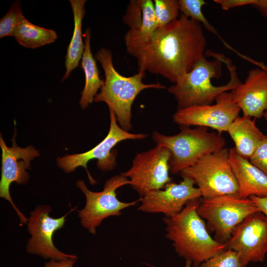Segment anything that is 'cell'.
<instances>
[{
    "mask_svg": "<svg viewBox=\"0 0 267 267\" xmlns=\"http://www.w3.org/2000/svg\"><path fill=\"white\" fill-rule=\"evenodd\" d=\"M127 52L137 60L138 71L162 76L176 84L205 55L203 26L181 14L148 39L125 42Z\"/></svg>",
    "mask_w": 267,
    "mask_h": 267,
    "instance_id": "cell-1",
    "label": "cell"
},
{
    "mask_svg": "<svg viewBox=\"0 0 267 267\" xmlns=\"http://www.w3.org/2000/svg\"><path fill=\"white\" fill-rule=\"evenodd\" d=\"M207 55L215 59L209 60L205 55L190 72L167 89L175 97L178 110L212 104L221 94L232 91L242 83L229 58L211 50Z\"/></svg>",
    "mask_w": 267,
    "mask_h": 267,
    "instance_id": "cell-2",
    "label": "cell"
},
{
    "mask_svg": "<svg viewBox=\"0 0 267 267\" xmlns=\"http://www.w3.org/2000/svg\"><path fill=\"white\" fill-rule=\"evenodd\" d=\"M200 202L199 198L191 200L179 214L163 219L166 237L179 256L195 267L225 249V243L211 236L198 214Z\"/></svg>",
    "mask_w": 267,
    "mask_h": 267,
    "instance_id": "cell-3",
    "label": "cell"
},
{
    "mask_svg": "<svg viewBox=\"0 0 267 267\" xmlns=\"http://www.w3.org/2000/svg\"><path fill=\"white\" fill-rule=\"evenodd\" d=\"M94 57L102 67L105 81L94 101L106 103L109 110L115 114L119 125L129 132L132 129V106L138 94L146 89H165L166 87L158 83H143L145 72L142 70L132 76H122L114 68L112 53L108 49L101 48Z\"/></svg>",
    "mask_w": 267,
    "mask_h": 267,
    "instance_id": "cell-4",
    "label": "cell"
},
{
    "mask_svg": "<svg viewBox=\"0 0 267 267\" xmlns=\"http://www.w3.org/2000/svg\"><path fill=\"white\" fill-rule=\"evenodd\" d=\"M152 137L157 143L170 151V173L179 174L195 164L203 157L224 147L225 140L221 134L209 132L206 127L191 129L181 126L179 133L173 135L161 134L157 131Z\"/></svg>",
    "mask_w": 267,
    "mask_h": 267,
    "instance_id": "cell-5",
    "label": "cell"
},
{
    "mask_svg": "<svg viewBox=\"0 0 267 267\" xmlns=\"http://www.w3.org/2000/svg\"><path fill=\"white\" fill-rule=\"evenodd\" d=\"M229 149L224 147L209 154L179 174L192 179L201 198L237 195L238 186L230 161Z\"/></svg>",
    "mask_w": 267,
    "mask_h": 267,
    "instance_id": "cell-6",
    "label": "cell"
},
{
    "mask_svg": "<svg viewBox=\"0 0 267 267\" xmlns=\"http://www.w3.org/2000/svg\"><path fill=\"white\" fill-rule=\"evenodd\" d=\"M197 211L215 232L218 241L225 243L238 224L247 216L259 210L250 197L226 195L201 198Z\"/></svg>",
    "mask_w": 267,
    "mask_h": 267,
    "instance_id": "cell-7",
    "label": "cell"
},
{
    "mask_svg": "<svg viewBox=\"0 0 267 267\" xmlns=\"http://www.w3.org/2000/svg\"><path fill=\"white\" fill-rule=\"evenodd\" d=\"M129 179L122 174L111 177L104 184L100 192L89 190L82 180L77 181V186L84 193L86 198L85 207L78 211L82 225L89 232L96 234V228L102 221L111 216H120L122 211L129 207L135 205L138 200L124 202L117 197L116 190L126 184H130Z\"/></svg>",
    "mask_w": 267,
    "mask_h": 267,
    "instance_id": "cell-8",
    "label": "cell"
},
{
    "mask_svg": "<svg viewBox=\"0 0 267 267\" xmlns=\"http://www.w3.org/2000/svg\"><path fill=\"white\" fill-rule=\"evenodd\" d=\"M170 156L167 147L157 144L147 151L137 153L131 168L121 174L129 178L130 184L141 197L151 191L164 188L172 182L169 176Z\"/></svg>",
    "mask_w": 267,
    "mask_h": 267,
    "instance_id": "cell-9",
    "label": "cell"
},
{
    "mask_svg": "<svg viewBox=\"0 0 267 267\" xmlns=\"http://www.w3.org/2000/svg\"><path fill=\"white\" fill-rule=\"evenodd\" d=\"M110 124L107 136L99 144L86 152L66 155L57 158L58 167L65 172H73L77 167H83L88 172L91 184L95 181L87 171V163L91 159L97 160L96 166L103 171H110L117 165V152L112 150L119 142L126 139H142L147 136L143 134H133L127 132L119 125L115 114L109 111Z\"/></svg>",
    "mask_w": 267,
    "mask_h": 267,
    "instance_id": "cell-10",
    "label": "cell"
},
{
    "mask_svg": "<svg viewBox=\"0 0 267 267\" xmlns=\"http://www.w3.org/2000/svg\"><path fill=\"white\" fill-rule=\"evenodd\" d=\"M213 104L196 105L177 110L173 116L180 126L211 128L218 134L227 132L241 111L233 99L231 92L221 94Z\"/></svg>",
    "mask_w": 267,
    "mask_h": 267,
    "instance_id": "cell-11",
    "label": "cell"
},
{
    "mask_svg": "<svg viewBox=\"0 0 267 267\" xmlns=\"http://www.w3.org/2000/svg\"><path fill=\"white\" fill-rule=\"evenodd\" d=\"M225 244V249L238 254L243 267L263 262L267 254V217L260 211L249 215L234 228Z\"/></svg>",
    "mask_w": 267,
    "mask_h": 267,
    "instance_id": "cell-12",
    "label": "cell"
},
{
    "mask_svg": "<svg viewBox=\"0 0 267 267\" xmlns=\"http://www.w3.org/2000/svg\"><path fill=\"white\" fill-rule=\"evenodd\" d=\"M16 132L11 140V147H8L1 134L0 135V146L1 154V175L0 181V196L8 200L18 215L23 223H28V219L21 213L12 201L9 192L11 183L16 182L19 184H25L29 179L27 169H30L32 160L38 157L40 153L33 145L22 148L15 142Z\"/></svg>",
    "mask_w": 267,
    "mask_h": 267,
    "instance_id": "cell-13",
    "label": "cell"
},
{
    "mask_svg": "<svg viewBox=\"0 0 267 267\" xmlns=\"http://www.w3.org/2000/svg\"><path fill=\"white\" fill-rule=\"evenodd\" d=\"M51 210L48 205H40L31 213L28 229L32 237L28 242L27 251L53 261L77 259L76 256L64 254L54 246L53 234L64 225L67 214L58 219L52 218L49 216Z\"/></svg>",
    "mask_w": 267,
    "mask_h": 267,
    "instance_id": "cell-14",
    "label": "cell"
},
{
    "mask_svg": "<svg viewBox=\"0 0 267 267\" xmlns=\"http://www.w3.org/2000/svg\"><path fill=\"white\" fill-rule=\"evenodd\" d=\"M182 177L178 183L172 181L164 188L151 191L140 197L138 210L163 213L165 217H171L179 214L190 200L201 197L199 189L194 186V181L187 177Z\"/></svg>",
    "mask_w": 267,
    "mask_h": 267,
    "instance_id": "cell-15",
    "label": "cell"
},
{
    "mask_svg": "<svg viewBox=\"0 0 267 267\" xmlns=\"http://www.w3.org/2000/svg\"><path fill=\"white\" fill-rule=\"evenodd\" d=\"M231 92L244 115L261 118L267 109V69H251L244 82Z\"/></svg>",
    "mask_w": 267,
    "mask_h": 267,
    "instance_id": "cell-16",
    "label": "cell"
},
{
    "mask_svg": "<svg viewBox=\"0 0 267 267\" xmlns=\"http://www.w3.org/2000/svg\"><path fill=\"white\" fill-rule=\"evenodd\" d=\"M229 161L238 186V196H267V176L240 156L234 147L229 149Z\"/></svg>",
    "mask_w": 267,
    "mask_h": 267,
    "instance_id": "cell-17",
    "label": "cell"
},
{
    "mask_svg": "<svg viewBox=\"0 0 267 267\" xmlns=\"http://www.w3.org/2000/svg\"><path fill=\"white\" fill-rule=\"evenodd\" d=\"M227 132L234 143L237 153L248 160L266 135L251 117L244 115L235 119Z\"/></svg>",
    "mask_w": 267,
    "mask_h": 267,
    "instance_id": "cell-18",
    "label": "cell"
},
{
    "mask_svg": "<svg viewBox=\"0 0 267 267\" xmlns=\"http://www.w3.org/2000/svg\"><path fill=\"white\" fill-rule=\"evenodd\" d=\"M85 48L81 58V67L84 72L85 82L81 92L79 104L82 109H86L93 101L97 91L103 86L104 81L99 77V72L90 48L91 30L85 32Z\"/></svg>",
    "mask_w": 267,
    "mask_h": 267,
    "instance_id": "cell-19",
    "label": "cell"
},
{
    "mask_svg": "<svg viewBox=\"0 0 267 267\" xmlns=\"http://www.w3.org/2000/svg\"><path fill=\"white\" fill-rule=\"evenodd\" d=\"M72 9L74 28L71 41L67 48L65 56V73L62 82L68 78L71 72L79 66L85 48L82 32V21L86 13V0H70Z\"/></svg>",
    "mask_w": 267,
    "mask_h": 267,
    "instance_id": "cell-20",
    "label": "cell"
},
{
    "mask_svg": "<svg viewBox=\"0 0 267 267\" xmlns=\"http://www.w3.org/2000/svg\"><path fill=\"white\" fill-rule=\"evenodd\" d=\"M12 37L21 45L32 49L54 43L58 37L54 30L33 24L24 15L15 28Z\"/></svg>",
    "mask_w": 267,
    "mask_h": 267,
    "instance_id": "cell-21",
    "label": "cell"
},
{
    "mask_svg": "<svg viewBox=\"0 0 267 267\" xmlns=\"http://www.w3.org/2000/svg\"><path fill=\"white\" fill-rule=\"evenodd\" d=\"M136 1L142 11V23L138 30L129 29L124 36L125 42L146 40L149 38L157 28L154 1L152 0Z\"/></svg>",
    "mask_w": 267,
    "mask_h": 267,
    "instance_id": "cell-22",
    "label": "cell"
},
{
    "mask_svg": "<svg viewBox=\"0 0 267 267\" xmlns=\"http://www.w3.org/2000/svg\"><path fill=\"white\" fill-rule=\"evenodd\" d=\"M179 9L181 14L186 17L200 23L209 32L221 38L217 31L209 23L204 16L202 8L206 2L204 0H178Z\"/></svg>",
    "mask_w": 267,
    "mask_h": 267,
    "instance_id": "cell-23",
    "label": "cell"
},
{
    "mask_svg": "<svg viewBox=\"0 0 267 267\" xmlns=\"http://www.w3.org/2000/svg\"><path fill=\"white\" fill-rule=\"evenodd\" d=\"M154 4L157 28L165 26L180 16L178 0H154Z\"/></svg>",
    "mask_w": 267,
    "mask_h": 267,
    "instance_id": "cell-24",
    "label": "cell"
},
{
    "mask_svg": "<svg viewBox=\"0 0 267 267\" xmlns=\"http://www.w3.org/2000/svg\"><path fill=\"white\" fill-rule=\"evenodd\" d=\"M23 15L20 1L13 2L8 11L0 19V38L12 37L14 30Z\"/></svg>",
    "mask_w": 267,
    "mask_h": 267,
    "instance_id": "cell-25",
    "label": "cell"
},
{
    "mask_svg": "<svg viewBox=\"0 0 267 267\" xmlns=\"http://www.w3.org/2000/svg\"><path fill=\"white\" fill-rule=\"evenodd\" d=\"M200 267H243L238 254L225 249L200 265Z\"/></svg>",
    "mask_w": 267,
    "mask_h": 267,
    "instance_id": "cell-26",
    "label": "cell"
},
{
    "mask_svg": "<svg viewBox=\"0 0 267 267\" xmlns=\"http://www.w3.org/2000/svg\"><path fill=\"white\" fill-rule=\"evenodd\" d=\"M142 18V11L136 0H130L123 18L124 22L128 25L129 29L138 30L141 26Z\"/></svg>",
    "mask_w": 267,
    "mask_h": 267,
    "instance_id": "cell-27",
    "label": "cell"
},
{
    "mask_svg": "<svg viewBox=\"0 0 267 267\" xmlns=\"http://www.w3.org/2000/svg\"><path fill=\"white\" fill-rule=\"evenodd\" d=\"M249 161L267 176V134L258 144Z\"/></svg>",
    "mask_w": 267,
    "mask_h": 267,
    "instance_id": "cell-28",
    "label": "cell"
},
{
    "mask_svg": "<svg viewBox=\"0 0 267 267\" xmlns=\"http://www.w3.org/2000/svg\"><path fill=\"white\" fill-rule=\"evenodd\" d=\"M214 1L219 4L222 9L227 10L232 8L246 5H253L256 3V0H214Z\"/></svg>",
    "mask_w": 267,
    "mask_h": 267,
    "instance_id": "cell-29",
    "label": "cell"
},
{
    "mask_svg": "<svg viewBox=\"0 0 267 267\" xmlns=\"http://www.w3.org/2000/svg\"><path fill=\"white\" fill-rule=\"evenodd\" d=\"M250 198L255 203L259 211L267 217V196L264 197L252 196Z\"/></svg>",
    "mask_w": 267,
    "mask_h": 267,
    "instance_id": "cell-30",
    "label": "cell"
},
{
    "mask_svg": "<svg viewBox=\"0 0 267 267\" xmlns=\"http://www.w3.org/2000/svg\"><path fill=\"white\" fill-rule=\"evenodd\" d=\"M74 259H67L66 260L55 262L51 260L49 262L45 263V267H73L75 262Z\"/></svg>",
    "mask_w": 267,
    "mask_h": 267,
    "instance_id": "cell-31",
    "label": "cell"
},
{
    "mask_svg": "<svg viewBox=\"0 0 267 267\" xmlns=\"http://www.w3.org/2000/svg\"><path fill=\"white\" fill-rule=\"evenodd\" d=\"M253 6L256 7L261 14L267 19V0H256Z\"/></svg>",
    "mask_w": 267,
    "mask_h": 267,
    "instance_id": "cell-32",
    "label": "cell"
},
{
    "mask_svg": "<svg viewBox=\"0 0 267 267\" xmlns=\"http://www.w3.org/2000/svg\"><path fill=\"white\" fill-rule=\"evenodd\" d=\"M191 264V262L188 261H187L186 266L185 267H190V265Z\"/></svg>",
    "mask_w": 267,
    "mask_h": 267,
    "instance_id": "cell-33",
    "label": "cell"
},
{
    "mask_svg": "<svg viewBox=\"0 0 267 267\" xmlns=\"http://www.w3.org/2000/svg\"><path fill=\"white\" fill-rule=\"evenodd\" d=\"M264 117L266 119V120H267V109L266 110V111L264 113Z\"/></svg>",
    "mask_w": 267,
    "mask_h": 267,
    "instance_id": "cell-34",
    "label": "cell"
}]
</instances>
